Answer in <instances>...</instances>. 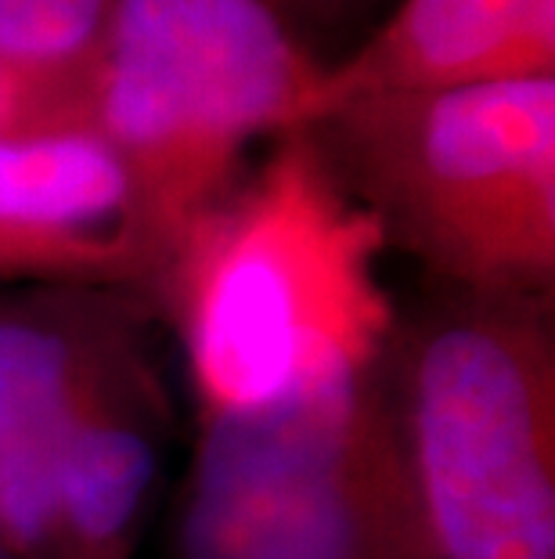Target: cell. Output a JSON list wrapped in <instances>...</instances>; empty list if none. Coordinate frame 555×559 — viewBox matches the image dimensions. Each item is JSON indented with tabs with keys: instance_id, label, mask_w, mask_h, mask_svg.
I'll return each mask as SVG.
<instances>
[{
	"instance_id": "6da1fadb",
	"label": "cell",
	"mask_w": 555,
	"mask_h": 559,
	"mask_svg": "<svg viewBox=\"0 0 555 559\" xmlns=\"http://www.w3.org/2000/svg\"><path fill=\"white\" fill-rule=\"evenodd\" d=\"M386 246L306 130L270 141L162 264L203 423L369 379L394 336Z\"/></svg>"
},
{
	"instance_id": "7a4b0ae2",
	"label": "cell",
	"mask_w": 555,
	"mask_h": 559,
	"mask_svg": "<svg viewBox=\"0 0 555 559\" xmlns=\"http://www.w3.org/2000/svg\"><path fill=\"white\" fill-rule=\"evenodd\" d=\"M339 181L436 275L480 300L555 282V80L375 94L306 127Z\"/></svg>"
},
{
	"instance_id": "3957f363",
	"label": "cell",
	"mask_w": 555,
	"mask_h": 559,
	"mask_svg": "<svg viewBox=\"0 0 555 559\" xmlns=\"http://www.w3.org/2000/svg\"><path fill=\"white\" fill-rule=\"evenodd\" d=\"M322 73L275 0H109L84 69L91 130L134 177L167 257L256 141L306 130Z\"/></svg>"
},
{
	"instance_id": "277c9868",
	"label": "cell",
	"mask_w": 555,
	"mask_h": 559,
	"mask_svg": "<svg viewBox=\"0 0 555 559\" xmlns=\"http://www.w3.org/2000/svg\"><path fill=\"white\" fill-rule=\"evenodd\" d=\"M400 444L430 559H555V343L541 300H480L411 354Z\"/></svg>"
},
{
	"instance_id": "5b68a950",
	"label": "cell",
	"mask_w": 555,
	"mask_h": 559,
	"mask_svg": "<svg viewBox=\"0 0 555 559\" xmlns=\"http://www.w3.org/2000/svg\"><path fill=\"white\" fill-rule=\"evenodd\" d=\"M184 559H430L397 408L369 379L203 423Z\"/></svg>"
},
{
	"instance_id": "8992f818",
	"label": "cell",
	"mask_w": 555,
	"mask_h": 559,
	"mask_svg": "<svg viewBox=\"0 0 555 559\" xmlns=\"http://www.w3.org/2000/svg\"><path fill=\"white\" fill-rule=\"evenodd\" d=\"M162 264L134 177L94 130L0 141V278L109 289Z\"/></svg>"
},
{
	"instance_id": "52a82bcc",
	"label": "cell",
	"mask_w": 555,
	"mask_h": 559,
	"mask_svg": "<svg viewBox=\"0 0 555 559\" xmlns=\"http://www.w3.org/2000/svg\"><path fill=\"white\" fill-rule=\"evenodd\" d=\"M519 80H555V0H400L358 51L325 66L306 127L375 94Z\"/></svg>"
},
{
	"instance_id": "ba28073f",
	"label": "cell",
	"mask_w": 555,
	"mask_h": 559,
	"mask_svg": "<svg viewBox=\"0 0 555 559\" xmlns=\"http://www.w3.org/2000/svg\"><path fill=\"white\" fill-rule=\"evenodd\" d=\"M109 343L62 311H0V545L11 559H51L58 448Z\"/></svg>"
},
{
	"instance_id": "9c48e42d",
	"label": "cell",
	"mask_w": 555,
	"mask_h": 559,
	"mask_svg": "<svg viewBox=\"0 0 555 559\" xmlns=\"http://www.w3.org/2000/svg\"><path fill=\"white\" fill-rule=\"evenodd\" d=\"M159 451L137 361L109 343L62 437L51 484V559H134Z\"/></svg>"
},
{
	"instance_id": "30bf717a",
	"label": "cell",
	"mask_w": 555,
	"mask_h": 559,
	"mask_svg": "<svg viewBox=\"0 0 555 559\" xmlns=\"http://www.w3.org/2000/svg\"><path fill=\"white\" fill-rule=\"evenodd\" d=\"M109 0H0V55L84 76Z\"/></svg>"
},
{
	"instance_id": "8fae6325",
	"label": "cell",
	"mask_w": 555,
	"mask_h": 559,
	"mask_svg": "<svg viewBox=\"0 0 555 559\" xmlns=\"http://www.w3.org/2000/svg\"><path fill=\"white\" fill-rule=\"evenodd\" d=\"M91 130L87 80L22 66L0 55V141H33Z\"/></svg>"
},
{
	"instance_id": "7c38bea8",
	"label": "cell",
	"mask_w": 555,
	"mask_h": 559,
	"mask_svg": "<svg viewBox=\"0 0 555 559\" xmlns=\"http://www.w3.org/2000/svg\"><path fill=\"white\" fill-rule=\"evenodd\" d=\"M300 4H311V8H336L342 0H300Z\"/></svg>"
},
{
	"instance_id": "4fadbf2b",
	"label": "cell",
	"mask_w": 555,
	"mask_h": 559,
	"mask_svg": "<svg viewBox=\"0 0 555 559\" xmlns=\"http://www.w3.org/2000/svg\"><path fill=\"white\" fill-rule=\"evenodd\" d=\"M0 559H11V556H8V549H4V545H0Z\"/></svg>"
}]
</instances>
